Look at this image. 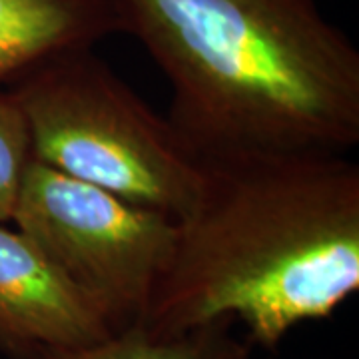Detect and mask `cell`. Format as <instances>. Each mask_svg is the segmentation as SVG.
I'll return each mask as SVG.
<instances>
[{
	"mask_svg": "<svg viewBox=\"0 0 359 359\" xmlns=\"http://www.w3.org/2000/svg\"><path fill=\"white\" fill-rule=\"evenodd\" d=\"M170 264L138 325L180 334L218 318L276 349L359 290V166L347 154L202 160Z\"/></svg>",
	"mask_w": 359,
	"mask_h": 359,
	"instance_id": "obj_1",
	"label": "cell"
},
{
	"mask_svg": "<svg viewBox=\"0 0 359 359\" xmlns=\"http://www.w3.org/2000/svg\"><path fill=\"white\" fill-rule=\"evenodd\" d=\"M108 2L164 70L168 122L200 160L359 142V52L313 0Z\"/></svg>",
	"mask_w": 359,
	"mask_h": 359,
	"instance_id": "obj_2",
	"label": "cell"
},
{
	"mask_svg": "<svg viewBox=\"0 0 359 359\" xmlns=\"http://www.w3.org/2000/svg\"><path fill=\"white\" fill-rule=\"evenodd\" d=\"M8 90L32 160L178 222L192 212L202 160L94 48L52 56Z\"/></svg>",
	"mask_w": 359,
	"mask_h": 359,
	"instance_id": "obj_3",
	"label": "cell"
},
{
	"mask_svg": "<svg viewBox=\"0 0 359 359\" xmlns=\"http://www.w3.org/2000/svg\"><path fill=\"white\" fill-rule=\"evenodd\" d=\"M11 222L102 311L112 332L140 321L178 240V219L36 160Z\"/></svg>",
	"mask_w": 359,
	"mask_h": 359,
	"instance_id": "obj_4",
	"label": "cell"
},
{
	"mask_svg": "<svg viewBox=\"0 0 359 359\" xmlns=\"http://www.w3.org/2000/svg\"><path fill=\"white\" fill-rule=\"evenodd\" d=\"M102 311L18 228L0 224V349L88 346L112 335Z\"/></svg>",
	"mask_w": 359,
	"mask_h": 359,
	"instance_id": "obj_5",
	"label": "cell"
},
{
	"mask_svg": "<svg viewBox=\"0 0 359 359\" xmlns=\"http://www.w3.org/2000/svg\"><path fill=\"white\" fill-rule=\"evenodd\" d=\"M116 32L120 25L108 0H0V86Z\"/></svg>",
	"mask_w": 359,
	"mask_h": 359,
	"instance_id": "obj_6",
	"label": "cell"
},
{
	"mask_svg": "<svg viewBox=\"0 0 359 359\" xmlns=\"http://www.w3.org/2000/svg\"><path fill=\"white\" fill-rule=\"evenodd\" d=\"M218 318L180 334H154L138 323L88 346H36L18 359H248L252 346Z\"/></svg>",
	"mask_w": 359,
	"mask_h": 359,
	"instance_id": "obj_7",
	"label": "cell"
},
{
	"mask_svg": "<svg viewBox=\"0 0 359 359\" xmlns=\"http://www.w3.org/2000/svg\"><path fill=\"white\" fill-rule=\"evenodd\" d=\"M32 162L30 138L11 90H0V224L13 219L16 196Z\"/></svg>",
	"mask_w": 359,
	"mask_h": 359,
	"instance_id": "obj_8",
	"label": "cell"
}]
</instances>
